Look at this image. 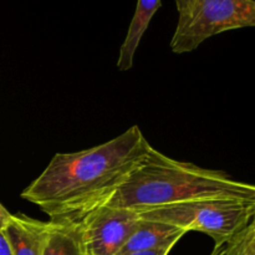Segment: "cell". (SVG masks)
<instances>
[{
  "label": "cell",
  "mask_w": 255,
  "mask_h": 255,
  "mask_svg": "<svg viewBox=\"0 0 255 255\" xmlns=\"http://www.w3.org/2000/svg\"><path fill=\"white\" fill-rule=\"evenodd\" d=\"M171 251H172L171 248H162V249H154V251L136 252V253H127V254H120V255H168Z\"/></svg>",
  "instance_id": "4fadbf2b"
},
{
  "label": "cell",
  "mask_w": 255,
  "mask_h": 255,
  "mask_svg": "<svg viewBox=\"0 0 255 255\" xmlns=\"http://www.w3.org/2000/svg\"><path fill=\"white\" fill-rule=\"evenodd\" d=\"M136 212V211H134ZM141 219L162 222L188 232H201L216 244L227 243L255 217V201L203 198L137 212Z\"/></svg>",
  "instance_id": "3957f363"
},
{
  "label": "cell",
  "mask_w": 255,
  "mask_h": 255,
  "mask_svg": "<svg viewBox=\"0 0 255 255\" xmlns=\"http://www.w3.org/2000/svg\"><path fill=\"white\" fill-rule=\"evenodd\" d=\"M2 231L9 242L11 255H42L46 222L24 214H11Z\"/></svg>",
  "instance_id": "8992f818"
},
{
  "label": "cell",
  "mask_w": 255,
  "mask_h": 255,
  "mask_svg": "<svg viewBox=\"0 0 255 255\" xmlns=\"http://www.w3.org/2000/svg\"><path fill=\"white\" fill-rule=\"evenodd\" d=\"M84 255H117L138 226L133 209L102 204L80 219Z\"/></svg>",
  "instance_id": "5b68a950"
},
{
  "label": "cell",
  "mask_w": 255,
  "mask_h": 255,
  "mask_svg": "<svg viewBox=\"0 0 255 255\" xmlns=\"http://www.w3.org/2000/svg\"><path fill=\"white\" fill-rule=\"evenodd\" d=\"M42 255H84L80 221L50 219L46 222Z\"/></svg>",
  "instance_id": "9c48e42d"
},
{
  "label": "cell",
  "mask_w": 255,
  "mask_h": 255,
  "mask_svg": "<svg viewBox=\"0 0 255 255\" xmlns=\"http://www.w3.org/2000/svg\"><path fill=\"white\" fill-rule=\"evenodd\" d=\"M228 255H255V221L228 242Z\"/></svg>",
  "instance_id": "30bf717a"
},
{
  "label": "cell",
  "mask_w": 255,
  "mask_h": 255,
  "mask_svg": "<svg viewBox=\"0 0 255 255\" xmlns=\"http://www.w3.org/2000/svg\"><path fill=\"white\" fill-rule=\"evenodd\" d=\"M151 144L138 126L96 147L56 153L46 168L22 191L21 198L50 219L77 221L106 203L146 157Z\"/></svg>",
  "instance_id": "6da1fadb"
},
{
  "label": "cell",
  "mask_w": 255,
  "mask_h": 255,
  "mask_svg": "<svg viewBox=\"0 0 255 255\" xmlns=\"http://www.w3.org/2000/svg\"><path fill=\"white\" fill-rule=\"evenodd\" d=\"M211 255H228V242L227 243L216 244Z\"/></svg>",
  "instance_id": "5bb4252c"
},
{
  "label": "cell",
  "mask_w": 255,
  "mask_h": 255,
  "mask_svg": "<svg viewBox=\"0 0 255 255\" xmlns=\"http://www.w3.org/2000/svg\"><path fill=\"white\" fill-rule=\"evenodd\" d=\"M203 198L255 201V187L223 171L169 158L151 146L141 163L105 204L139 212Z\"/></svg>",
  "instance_id": "7a4b0ae2"
},
{
  "label": "cell",
  "mask_w": 255,
  "mask_h": 255,
  "mask_svg": "<svg viewBox=\"0 0 255 255\" xmlns=\"http://www.w3.org/2000/svg\"><path fill=\"white\" fill-rule=\"evenodd\" d=\"M0 255H11L9 242H7L2 229H0Z\"/></svg>",
  "instance_id": "7c38bea8"
},
{
  "label": "cell",
  "mask_w": 255,
  "mask_h": 255,
  "mask_svg": "<svg viewBox=\"0 0 255 255\" xmlns=\"http://www.w3.org/2000/svg\"><path fill=\"white\" fill-rule=\"evenodd\" d=\"M194 2H196V0H176V6L178 10V21L188 16Z\"/></svg>",
  "instance_id": "8fae6325"
},
{
  "label": "cell",
  "mask_w": 255,
  "mask_h": 255,
  "mask_svg": "<svg viewBox=\"0 0 255 255\" xmlns=\"http://www.w3.org/2000/svg\"><path fill=\"white\" fill-rule=\"evenodd\" d=\"M253 26L254 0H196L188 16L177 22L171 49L174 54H186L212 36Z\"/></svg>",
  "instance_id": "277c9868"
},
{
  "label": "cell",
  "mask_w": 255,
  "mask_h": 255,
  "mask_svg": "<svg viewBox=\"0 0 255 255\" xmlns=\"http://www.w3.org/2000/svg\"><path fill=\"white\" fill-rule=\"evenodd\" d=\"M186 233V231L171 224L141 219L137 228L117 255L162 248L172 249Z\"/></svg>",
  "instance_id": "52a82bcc"
},
{
  "label": "cell",
  "mask_w": 255,
  "mask_h": 255,
  "mask_svg": "<svg viewBox=\"0 0 255 255\" xmlns=\"http://www.w3.org/2000/svg\"><path fill=\"white\" fill-rule=\"evenodd\" d=\"M161 5V0H137L136 10L129 22L128 31L120 47L119 60L116 64L120 71H127L132 67L139 42L148 29L152 17L158 11Z\"/></svg>",
  "instance_id": "ba28073f"
},
{
  "label": "cell",
  "mask_w": 255,
  "mask_h": 255,
  "mask_svg": "<svg viewBox=\"0 0 255 255\" xmlns=\"http://www.w3.org/2000/svg\"><path fill=\"white\" fill-rule=\"evenodd\" d=\"M10 216H11V213H9V212L6 211V208H5V207L0 203V229L4 228V226L6 224V222L9 221Z\"/></svg>",
  "instance_id": "9a60e30c"
}]
</instances>
